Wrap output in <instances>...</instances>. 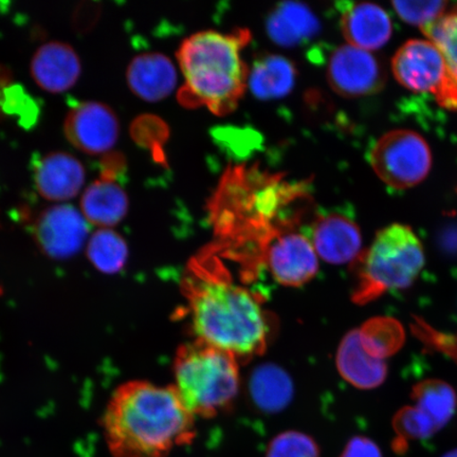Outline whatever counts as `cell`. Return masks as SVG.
I'll return each mask as SVG.
<instances>
[{"label": "cell", "instance_id": "obj_14", "mask_svg": "<svg viewBox=\"0 0 457 457\" xmlns=\"http://www.w3.org/2000/svg\"><path fill=\"white\" fill-rule=\"evenodd\" d=\"M340 27L348 45L378 50L392 36V21L385 9L370 3L339 4Z\"/></svg>", "mask_w": 457, "mask_h": 457}, {"label": "cell", "instance_id": "obj_8", "mask_svg": "<svg viewBox=\"0 0 457 457\" xmlns=\"http://www.w3.org/2000/svg\"><path fill=\"white\" fill-rule=\"evenodd\" d=\"M394 77L417 94H431L438 101L448 81L447 66L432 42L412 39L399 48L392 61Z\"/></svg>", "mask_w": 457, "mask_h": 457}, {"label": "cell", "instance_id": "obj_13", "mask_svg": "<svg viewBox=\"0 0 457 457\" xmlns=\"http://www.w3.org/2000/svg\"><path fill=\"white\" fill-rule=\"evenodd\" d=\"M34 82L50 94L70 90L81 77L82 64L71 45L50 42L34 54L30 65Z\"/></svg>", "mask_w": 457, "mask_h": 457}, {"label": "cell", "instance_id": "obj_4", "mask_svg": "<svg viewBox=\"0 0 457 457\" xmlns=\"http://www.w3.org/2000/svg\"><path fill=\"white\" fill-rule=\"evenodd\" d=\"M174 376V387L194 416L219 414L232 403L239 390L237 359L198 340L179 348Z\"/></svg>", "mask_w": 457, "mask_h": 457}, {"label": "cell", "instance_id": "obj_5", "mask_svg": "<svg viewBox=\"0 0 457 457\" xmlns=\"http://www.w3.org/2000/svg\"><path fill=\"white\" fill-rule=\"evenodd\" d=\"M425 251L408 226L382 228L357 261V284L353 299L367 304L388 291L409 288L425 266Z\"/></svg>", "mask_w": 457, "mask_h": 457}, {"label": "cell", "instance_id": "obj_2", "mask_svg": "<svg viewBox=\"0 0 457 457\" xmlns=\"http://www.w3.org/2000/svg\"><path fill=\"white\" fill-rule=\"evenodd\" d=\"M103 428L112 457H167L195 436L194 415L174 386L129 381L107 405Z\"/></svg>", "mask_w": 457, "mask_h": 457}, {"label": "cell", "instance_id": "obj_12", "mask_svg": "<svg viewBox=\"0 0 457 457\" xmlns=\"http://www.w3.org/2000/svg\"><path fill=\"white\" fill-rule=\"evenodd\" d=\"M83 214L70 204H56L37 217L36 236L47 253L61 256L71 254L81 247L87 237Z\"/></svg>", "mask_w": 457, "mask_h": 457}, {"label": "cell", "instance_id": "obj_23", "mask_svg": "<svg viewBox=\"0 0 457 457\" xmlns=\"http://www.w3.org/2000/svg\"><path fill=\"white\" fill-rule=\"evenodd\" d=\"M413 399L416 407L430 417L438 430L448 424L455 412V392L441 380H426L415 386Z\"/></svg>", "mask_w": 457, "mask_h": 457}, {"label": "cell", "instance_id": "obj_11", "mask_svg": "<svg viewBox=\"0 0 457 457\" xmlns=\"http://www.w3.org/2000/svg\"><path fill=\"white\" fill-rule=\"evenodd\" d=\"M318 256L329 264L343 265L359 260L362 237L355 220L342 213L319 216L308 237Z\"/></svg>", "mask_w": 457, "mask_h": 457}, {"label": "cell", "instance_id": "obj_18", "mask_svg": "<svg viewBox=\"0 0 457 457\" xmlns=\"http://www.w3.org/2000/svg\"><path fill=\"white\" fill-rule=\"evenodd\" d=\"M266 28L272 42L283 47H295L316 37L320 22L305 4L284 2L268 17Z\"/></svg>", "mask_w": 457, "mask_h": 457}, {"label": "cell", "instance_id": "obj_7", "mask_svg": "<svg viewBox=\"0 0 457 457\" xmlns=\"http://www.w3.org/2000/svg\"><path fill=\"white\" fill-rule=\"evenodd\" d=\"M274 279L288 287H300L316 277L319 256L311 239L293 228H282L262 250Z\"/></svg>", "mask_w": 457, "mask_h": 457}, {"label": "cell", "instance_id": "obj_16", "mask_svg": "<svg viewBox=\"0 0 457 457\" xmlns=\"http://www.w3.org/2000/svg\"><path fill=\"white\" fill-rule=\"evenodd\" d=\"M129 87L143 101L155 103L176 87L177 72L169 57L158 53L137 55L128 68Z\"/></svg>", "mask_w": 457, "mask_h": 457}, {"label": "cell", "instance_id": "obj_6", "mask_svg": "<svg viewBox=\"0 0 457 457\" xmlns=\"http://www.w3.org/2000/svg\"><path fill=\"white\" fill-rule=\"evenodd\" d=\"M369 162L386 186L404 190L426 179L432 167V153L416 131L395 129L375 142Z\"/></svg>", "mask_w": 457, "mask_h": 457}, {"label": "cell", "instance_id": "obj_30", "mask_svg": "<svg viewBox=\"0 0 457 457\" xmlns=\"http://www.w3.org/2000/svg\"><path fill=\"white\" fill-rule=\"evenodd\" d=\"M340 457H382L378 445L370 438L356 436L347 443Z\"/></svg>", "mask_w": 457, "mask_h": 457}, {"label": "cell", "instance_id": "obj_24", "mask_svg": "<svg viewBox=\"0 0 457 457\" xmlns=\"http://www.w3.org/2000/svg\"><path fill=\"white\" fill-rule=\"evenodd\" d=\"M362 345L371 355L386 359L403 346L404 331L395 320L377 318L359 328Z\"/></svg>", "mask_w": 457, "mask_h": 457}, {"label": "cell", "instance_id": "obj_29", "mask_svg": "<svg viewBox=\"0 0 457 457\" xmlns=\"http://www.w3.org/2000/svg\"><path fill=\"white\" fill-rule=\"evenodd\" d=\"M400 19L410 25L421 29L432 24L445 14L448 3L445 2H393Z\"/></svg>", "mask_w": 457, "mask_h": 457}, {"label": "cell", "instance_id": "obj_20", "mask_svg": "<svg viewBox=\"0 0 457 457\" xmlns=\"http://www.w3.org/2000/svg\"><path fill=\"white\" fill-rule=\"evenodd\" d=\"M295 67L281 55H265L254 62L249 72L251 91L260 100L283 98L293 90L295 84Z\"/></svg>", "mask_w": 457, "mask_h": 457}, {"label": "cell", "instance_id": "obj_10", "mask_svg": "<svg viewBox=\"0 0 457 457\" xmlns=\"http://www.w3.org/2000/svg\"><path fill=\"white\" fill-rule=\"evenodd\" d=\"M64 131L77 150L88 155H102L116 145L120 123L116 112L104 103H79L68 112Z\"/></svg>", "mask_w": 457, "mask_h": 457}, {"label": "cell", "instance_id": "obj_9", "mask_svg": "<svg viewBox=\"0 0 457 457\" xmlns=\"http://www.w3.org/2000/svg\"><path fill=\"white\" fill-rule=\"evenodd\" d=\"M328 79L337 94L358 98L378 93L384 87L386 74L379 61L370 51L347 44L330 55Z\"/></svg>", "mask_w": 457, "mask_h": 457}, {"label": "cell", "instance_id": "obj_3", "mask_svg": "<svg viewBox=\"0 0 457 457\" xmlns=\"http://www.w3.org/2000/svg\"><path fill=\"white\" fill-rule=\"evenodd\" d=\"M249 41L245 29L232 33L204 31L187 37L177 53L186 79L179 91L182 104L205 106L217 116L236 110L248 84L250 71L242 51Z\"/></svg>", "mask_w": 457, "mask_h": 457}, {"label": "cell", "instance_id": "obj_28", "mask_svg": "<svg viewBox=\"0 0 457 457\" xmlns=\"http://www.w3.org/2000/svg\"><path fill=\"white\" fill-rule=\"evenodd\" d=\"M39 110L36 101L21 85L13 83L10 86L3 106V116L14 117L25 128L36 123Z\"/></svg>", "mask_w": 457, "mask_h": 457}, {"label": "cell", "instance_id": "obj_1", "mask_svg": "<svg viewBox=\"0 0 457 457\" xmlns=\"http://www.w3.org/2000/svg\"><path fill=\"white\" fill-rule=\"evenodd\" d=\"M181 289L196 340L237 359L264 353L270 329L260 299L212 264L209 253L188 264Z\"/></svg>", "mask_w": 457, "mask_h": 457}, {"label": "cell", "instance_id": "obj_25", "mask_svg": "<svg viewBox=\"0 0 457 457\" xmlns=\"http://www.w3.org/2000/svg\"><path fill=\"white\" fill-rule=\"evenodd\" d=\"M124 239L110 228H102L91 237L88 245L90 260L103 271L118 270L127 259Z\"/></svg>", "mask_w": 457, "mask_h": 457}, {"label": "cell", "instance_id": "obj_31", "mask_svg": "<svg viewBox=\"0 0 457 457\" xmlns=\"http://www.w3.org/2000/svg\"><path fill=\"white\" fill-rule=\"evenodd\" d=\"M13 77L8 67L0 65V118L3 116V106L10 86L12 85Z\"/></svg>", "mask_w": 457, "mask_h": 457}, {"label": "cell", "instance_id": "obj_26", "mask_svg": "<svg viewBox=\"0 0 457 457\" xmlns=\"http://www.w3.org/2000/svg\"><path fill=\"white\" fill-rule=\"evenodd\" d=\"M393 428L397 436L398 445L400 443L424 441L438 431L430 417L416 405L400 410L393 420Z\"/></svg>", "mask_w": 457, "mask_h": 457}, {"label": "cell", "instance_id": "obj_32", "mask_svg": "<svg viewBox=\"0 0 457 457\" xmlns=\"http://www.w3.org/2000/svg\"><path fill=\"white\" fill-rule=\"evenodd\" d=\"M443 457H457V449L450 451V453L445 454Z\"/></svg>", "mask_w": 457, "mask_h": 457}, {"label": "cell", "instance_id": "obj_27", "mask_svg": "<svg viewBox=\"0 0 457 457\" xmlns=\"http://www.w3.org/2000/svg\"><path fill=\"white\" fill-rule=\"evenodd\" d=\"M265 457H321V451L308 434L286 431L268 445Z\"/></svg>", "mask_w": 457, "mask_h": 457}, {"label": "cell", "instance_id": "obj_21", "mask_svg": "<svg viewBox=\"0 0 457 457\" xmlns=\"http://www.w3.org/2000/svg\"><path fill=\"white\" fill-rule=\"evenodd\" d=\"M249 392L256 408L265 413H278L293 399V380L276 364L261 365L250 377Z\"/></svg>", "mask_w": 457, "mask_h": 457}, {"label": "cell", "instance_id": "obj_22", "mask_svg": "<svg viewBox=\"0 0 457 457\" xmlns=\"http://www.w3.org/2000/svg\"><path fill=\"white\" fill-rule=\"evenodd\" d=\"M422 32L441 51L447 66V86L437 102L449 110H457V9L422 28Z\"/></svg>", "mask_w": 457, "mask_h": 457}, {"label": "cell", "instance_id": "obj_15", "mask_svg": "<svg viewBox=\"0 0 457 457\" xmlns=\"http://www.w3.org/2000/svg\"><path fill=\"white\" fill-rule=\"evenodd\" d=\"M85 168L65 152L49 153L34 167V182L39 195L51 202H67L78 195L85 184Z\"/></svg>", "mask_w": 457, "mask_h": 457}, {"label": "cell", "instance_id": "obj_17", "mask_svg": "<svg viewBox=\"0 0 457 457\" xmlns=\"http://www.w3.org/2000/svg\"><path fill=\"white\" fill-rule=\"evenodd\" d=\"M337 367L343 378L361 390L378 387L384 384L387 375L385 360L368 352L362 345L359 329L350 331L341 341L337 353Z\"/></svg>", "mask_w": 457, "mask_h": 457}, {"label": "cell", "instance_id": "obj_19", "mask_svg": "<svg viewBox=\"0 0 457 457\" xmlns=\"http://www.w3.org/2000/svg\"><path fill=\"white\" fill-rule=\"evenodd\" d=\"M129 204L121 186L103 177L86 188L81 198L85 220L104 228L118 225L127 216Z\"/></svg>", "mask_w": 457, "mask_h": 457}]
</instances>
